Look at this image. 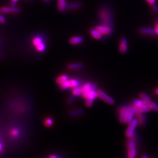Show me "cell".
Returning a JSON list of instances; mask_svg holds the SVG:
<instances>
[{
  "label": "cell",
  "instance_id": "27",
  "mask_svg": "<svg viewBox=\"0 0 158 158\" xmlns=\"http://www.w3.org/2000/svg\"><path fill=\"white\" fill-rule=\"evenodd\" d=\"M60 87L63 89V90H65V89H69L70 88V80H67V81L63 82V83H61L60 84Z\"/></svg>",
  "mask_w": 158,
  "mask_h": 158
},
{
  "label": "cell",
  "instance_id": "4",
  "mask_svg": "<svg viewBox=\"0 0 158 158\" xmlns=\"http://www.w3.org/2000/svg\"><path fill=\"white\" fill-rule=\"evenodd\" d=\"M98 94V97H99L102 100H104L107 103L109 104H114V100L110 96H108L102 90H98L97 91Z\"/></svg>",
  "mask_w": 158,
  "mask_h": 158
},
{
  "label": "cell",
  "instance_id": "3",
  "mask_svg": "<svg viewBox=\"0 0 158 158\" xmlns=\"http://www.w3.org/2000/svg\"><path fill=\"white\" fill-rule=\"evenodd\" d=\"M138 125V122L137 119H132L131 122L129 123V125L125 132V135L128 138L134 136L135 130Z\"/></svg>",
  "mask_w": 158,
  "mask_h": 158
},
{
  "label": "cell",
  "instance_id": "32",
  "mask_svg": "<svg viewBox=\"0 0 158 158\" xmlns=\"http://www.w3.org/2000/svg\"><path fill=\"white\" fill-rule=\"evenodd\" d=\"M93 102H94V99H87L86 102V105L87 107H92V105H93Z\"/></svg>",
  "mask_w": 158,
  "mask_h": 158
},
{
  "label": "cell",
  "instance_id": "17",
  "mask_svg": "<svg viewBox=\"0 0 158 158\" xmlns=\"http://www.w3.org/2000/svg\"><path fill=\"white\" fill-rule=\"evenodd\" d=\"M83 90L82 88L80 87H74L73 90H72V94L74 95V96H79L83 94Z\"/></svg>",
  "mask_w": 158,
  "mask_h": 158
},
{
  "label": "cell",
  "instance_id": "24",
  "mask_svg": "<svg viewBox=\"0 0 158 158\" xmlns=\"http://www.w3.org/2000/svg\"><path fill=\"white\" fill-rule=\"evenodd\" d=\"M42 42H43V39H42V38L41 36H36V37H35L34 38V39L32 41L33 45L35 46H37L38 45L40 44Z\"/></svg>",
  "mask_w": 158,
  "mask_h": 158
},
{
  "label": "cell",
  "instance_id": "28",
  "mask_svg": "<svg viewBox=\"0 0 158 158\" xmlns=\"http://www.w3.org/2000/svg\"><path fill=\"white\" fill-rule=\"evenodd\" d=\"M148 104L149 106V107L151 108V109L155 110V111L158 112V105L157 103L152 102H151Z\"/></svg>",
  "mask_w": 158,
  "mask_h": 158
},
{
  "label": "cell",
  "instance_id": "10",
  "mask_svg": "<svg viewBox=\"0 0 158 158\" xmlns=\"http://www.w3.org/2000/svg\"><path fill=\"white\" fill-rule=\"evenodd\" d=\"M119 51L121 53H125L128 50L127 40L125 38H122L121 40V43L119 47Z\"/></svg>",
  "mask_w": 158,
  "mask_h": 158
},
{
  "label": "cell",
  "instance_id": "42",
  "mask_svg": "<svg viewBox=\"0 0 158 158\" xmlns=\"http://www.w3.org/2000/svg\"><path fill=\"white\" fill-rule=\"evenodd\" d=\"M142 158H148V156H147V155H144V156H143V157H142Z\"/></svg>",
  "mask_w": 158,
  "mask_h": 158
},
{
  "label": "cell",
  "instance_id": "7",
  "mask_svg": "<svg viewBox=\"0 0 158 158\" xmlns=\"http://www.w3.org/2000/svg\"><path fill=\"white\" fill-rule=\"evenodd\" d=\"M0 11L2 13H18L21 11V9L19 8L15 7V6H12L11 7H8V6H2L0 8Z\"/></svg>",
  "mask_w": 158,
  "mask_h": 158
},
{
  "label": "cell",
  "instance_id": "2",
  "mask_svg": "<svg viewBox=\"0 0 158 158\" xmlns=\"http://www.w3.org/2000/svg\"><path fill=\"white\" fill-rule=\"evenodd\" d=\"M99 16L102 21L103 22V25L112 27V24L111 22V15L108 10L105 9H102V10H100L99 12Z\"/></svg>",
  "mask_w": 158,
  "mask_h": 158
},
{
  "label": "cell",
  "instance_id": "18",
  "mask_svg": "<svg viewBox=\"0 0 158 158\" xmlns=\"http://www.w3.org/2000/svg\"><path fill=\"white\" fill-rule=\"evenodd\" d=\"M137 115V120H138V124L141 125H143L145 124V118L143 114L142 113H138L136 114Z\"/></svg>",
  "mask_w": 158,
  "mask_h": 158
},
{
  "label": "cell",
  "instance_id": "41",
  "mask_svg": "<svg viewBox=\"0 0 158 158\" xmlns=\"http://www.w3.org/2000/svg\"><path fill=\"white\" fill-rule=\"evenodd\" d=\"M155 94H156L157 95H158V89H157L155 90Z\"/></svg>",
  "mask_w": 158,
  "mask_h": 158
},
{
  "label": "cell",
  "instance_id": "37",
  "mask_svg": "<svg viewBox=\"0 0 158 158\" xmlns=\"http://www.w3.org/2000/svg\"><path fill=\"white\" fill-rule=\"evenodd\" d=\"M149 4L152 5L154 4H155V2H156V0H146Z\"/></svg>",
  "mask_w": 158,
  "mask_h": 158
},
{
  "label": "cell",
  "instance_id": "39",
  "mask_svg": "<svg viewBox=\"0 0 158 158\" xmlns=\"http://www.w3.org/2000/svg\"><path fill=\"white\" fill-rule=\"evenodd\" d=\"M49 158H57V156H56V155H51V156L49 157Z\"/></svg>",
  "mask_w": 158,
  "mask_h": 158
},
{
  "label": "cell",
  "instance_id": "35",
  "mask_svg": "<svg viewBox=\"0 0 158 158\" xmlns=\"http://www.w3.org/2000/svg\"><path fill=\"white\" fill-rule=\"evenodd\" d=\"M74 96L73 95L71 96H70L69 99H68V103L69 104H71L74 100Z\"/></svg>",
  "mask_w": 158,
  "mask_h": 158
},
{
  "label": "cell",
  "instance_id": "5",
  "mask_svg": "<svg viewBox=\"0 0 158 158\" xmlns=\"http://www.w3.org/2000/svg\"><path fill=\"white\" fill-rule=\"evenodd\" d=\"M135 114H136L135 106L132 105V106H130L128 107V112H127V115L126 119L125 121V123L129 124L130 122H131V121L134 118Z\"/></svg>",
  "mask_w": 158,
  "mask_h": 158
},
{
  "label": "cell",
  "instance_id": "6",
  "mask_svg": "<svg viewBox=\"0 0 158 158\" xmlns=\"http://www.w3.org/2000/svg\"><path fill=\"white\" fill-rule=\"evenodd\" d=\"M96 29H97L102 35H108L111 34L112 31L111 26H107L105 25L97 26L96 27Z\"/></svg>",
  "mask_w": 158,
  "mask_h": 158
},
{
  "label": "cell",
  "instance_id": "33",
  "mask_svg": "<svg viewBox=\"0 0 158 158\" xmlns=\"http://www.w3.org/2000/svg\"><path fill=\"white\" fill-rule=\"evenodd\" d=\"M5 22V18L4 16L2 15V12H1L0 13V23L1 24H4Z\"/></svg>",
  "mask_w": 158,
  "mask_h": 158
},
{
  "label": "cell",
  "instance_id": "21",
  "mask_svg": "<svg viewBox=\"0 0 158 158\" xmlns=\"http://www.w3.org/2000/svg\"><path fill=\"white\" fill-rule=\"evenodd\" d=\"M84 112V111L82 109H74L73 111H71L70 112V115L71 116H77V115H80L83 114Z\"/></svg>",
  "mask_w": 158,
  "mask_h": 158
},
{
  "label": "cell",
  "instance_id": "25",
  "mask_svg": "<svg viewBox=\"0 0 158 158\" xmlns=\"http://www.w3.org/2000/svg\"><path fill=\"white\" fill-rule=\"evenodd\" d=\"M92 84L91 83H87L85 84H84L83 86L82 87L83 93H86V92L90 91L91 90V88H92Z\"/></svg>",
  "mask_w": 158,
  "mask_h": 158
},
{
  "label": "cell",
  "instance_id": "16",
  "mask_svg": "<svg viewBox=\"0 0 158 158\" xmlns=\"http://www.w3.org/2000/svg\"><path fill=\"white\" fill-rule=\"evenodd\" d=\"M69 79V77L66 74H63V75H61L60 76H59L57 79H56V83L58 84H61V83H63V82L67 81Z\"/></svg>",
  "mask_w": 158,
  "mask_h": 158
},
{
  "label": "cell",
  "instance_id": "19",
  "mask_svg": "<svg viewBox=\"0 0 158 158\" xmlns=\"http://www.w3.org/2000/svg\"><path fill=\"white\" fill-rule=\"evenodd\" d=\"M68 69H82L83 67V65L82 63H71L68 65L67 66Z\"/></svg>",
  "mask_w": 158,
  "mask_h": 158
},
{
  "label": "cell",
  "instance_id": "40",
  "mask_svg": "<svg viewBox=\"0 0 158 158\" xmlns=\"http://www.w3.org/2000/svg\"><path fill=\"white\" fill-rule=\"evenodd\" d=\"M2 150V144L0 143V152H1Z\"/></svg>",
  "mask_w": 158,
  "mask_h": 158
},
{
  "label": "cell",
  "instance_id": "15",
  "mask_svg": "<svg viewBox=\"0 0 158 158\" xmlns=\"http://www.w3.org/2000/svg\"><path fill=\"white\" fill-rule=\"evenodd\" d=\"M91 35L96 39H100L102 38V34L96 28L90 30Z\"/></svg>",
  "mask_w": 158,
  "mask_h": 158
},
{
  "label": "cell",
  "instance_id": "1",
  "mask_svg": "<svg viewBox=\"0 0 158 158\" xmlns=\"http://www.w3.org/2000/svg\"><path fill=\"white\" fill-rule=\"evenodd\" d=\"M127 148H128V157L129 158H134L137 155V149L135 147V143L133 139V136L129 138L127 141Z\"/></svg>",
  "mask_w": 158,
  "mask_h": 158
},
{
  "label": "cell",
  "instance_id": "11",
  "mask_svg": "<svg viewBox=\"0 0 158 158\" xmlns=\"http://www.w3.org/2000/svg\"><path fill=\"white\" fill-rule=\"evenodd\" d=\"M135 112H136V114H138V113H142V114H143L144 112H149V111H150L151 110V108L149 107V106L148 105V104L144 105V106H142V107H135Z\"/></svg>",
  "mask_w": 158,
  "mask_h": 158
},
{
  "label": "cell",
  "instance_id": "29",
  "mask_svg": "<svg viewBox=\"0 0 158 158\" xmlns=\"http://www.w3.org/2000/svg\"><path fill=\"white\" fill-rule=\"evenodd\" d=\"M70 87L72 88L77 87L79 85V82L75 79L70 80Z\"/></svg>",
  "mask_w": 158,
  "mask_h": 158
},
{
  "label": "cell",
  "instance_id": "36",
  "mask_svg": "<svg viewBox=\"0 0 158 158\" xmlns=\"http://www.w3.org/2000/svg\"><path fill=\"white\" fill-rule=\"evenodd\" d=\"M18 0H11V6H15V4H16V3L18 2Z\"/></svg>",
  "mask_w": 158,
  "mask_h": 158
},
{
  "label": "cell",
  "instance_id": "26",
  "mask_svg": "<svg viewBox=\"0 0 158 158\" xmlns=\"http://www.w3.org/2000/svg\"><path fill=\"white\" fill-rule=\"evenodd\" d=\"M35 48H36V49L38 52H44V51L45 50V49H46V46H45V44L44 42H42V43H41L40 44H39V45H38L37 46H36Z\"/></svg>",
  "mask_w": 158,
  "mask_h": 158
},
{
  "label": "cell",
  "instance_id": "14",
  "mask_svg": "<svg viewBox=\"0 0 158 158\" xmlns=\"http://www.w3.org/2000/svg\"><path fill=\"white\" fill-rule=\"evenodd\" d=\"M140 32L142 34H147V35H157L156 31L155 29L152 28H142L140 29Z\"/></svg>",
  "mask_w": 158,
  "mask_h": 158
},
{
  "label": "cell",
  "instance_id": "8",
  "mask_svg": "<svg viewBox=\"0 0 158 158\" xmlns=\"http://www.w3.org/2000/svg\"><path fill=\"white\" fill-rule=\"evenodd\" d=\"M127 112H128V107H124L121 108L119 115V120L121 123H125Z\"/></svg>",
  "mask_w": 158,
  "mask_h": 158
},
{
  "label": "cell",
  "instance_id": "22",
  "mask_svg": "<svg viewBox=\"0 0 158 158\" xmlns=\"http://www.w3.org/2000/svg\"><path fill=\"white\" fill-rule=\"evenodd\" d=\"M82 6V4L80 2H75L72 3L67 6V8L69 9H73L77 8H80Z\"/></svg>",
  "mask_w": 158,
  "mask_h": 158
},
{
  "label": "cell",
  "instance_id": "43",
  "mask_svg": "<svg viewBox=\"0 0 158 158\" xmlns=\"http://www.w3.org/2000/svg\"><path fill=\"white\" fill-rule=\"evenodd\" d=\"M44 1H46V2H47V1H49V0H44Z\"/></svg>",
  "mask_w": 158,
  "mask_h": 158
},
{
  "label": "cell",
  "instance_id": "12",
  "mask_svg": "<svg viewBox=\"0 0 158 158\" xmlns=\"http://www.w3.org/2000/svg\"><path fill=\"white\" fill-rule=\"evenodd\" d=\"M84 39L82 36H73L69 39V42L71 45H78L82 43Z\"/></svg>",
  "mask_w": 158,
  "mask_h": 158
},
{
  "label": "cell",
  "instance_id": "31",
  "mask_svg": "<svg viewBox=\"0 0 158 158\" xmlns=\"http://www.w3.org/2000/svg\"><path fill=\"white\" fill-rule=\"evenodd\" d=\"M11 134L14 137H16L19 134V131L17 129H14L11 131Z\"/></svg>",
  "mask_w": 158,
  "mask_h": 158
},
{
  "label": "cell",
  "instance_id": "20",
  "mask_svg": "<svg viewBox=\"0 0 158 158\" xmlns=\"http://www.w3.org/2000/svg\"><path fill=\"white\" fill-rule=\"evenodd\" d=\"M133 103H134V105H135V107H141L148 104L147 103H146L142 100H134L133 102Z\"/></svg>",
  "mask_w": 158,
  "mask_h": 158
},
{
  "label": "cell",
  "instance_id": "38",
  "mask_svg": "<svg viewBox=\"0 0 158 158\" xmlns=\"http://www.w3.org/2000/svg\"><path fill=\"white\" fill-rule=\"evenodd\" d=\"M155 31H156V33H157V35H158V22L156 26H155Z\"/></svg>",
  "mask_w": 158,
  "mask_h": 158
},
{
  "label": "cell",
  "instance_id": "23",
  "mask_svg": "<svg viewBox=\"0 0 158 158\" xmlns=\"http://www.w3.org/2000/svg\"><path fill=\"white\" fill-rule=\"evenodd\" d=\"M139 97H140V98L141 99V100H144V102H145L147 103L148 104L149 102H151L150 97H149L147 94H145V93H140V94H139Z\"/></svg>",
  "mask_w": 158,
  "mask_h": 158
},
{
  "label": "cell",
  "instance_id": "34",
  "mask_svg": "<svg viewBox=\"0 0 158 158\" xmlns=\"http://www.w3.org/2000/svg\"><path fill=\"white\" fill-rule=\"evenodd\" d=\"M152 8L153 11H154L155 13H158V6H157L155 4H154L152 5Z\"/></svg>",
  "mask_w": 158,
  "mask_h": 158
},
{
  "label": "cell",
  "instance_id": "13",
  "mask_svg": "<svg viewBox=\"0 0 158 158\" xmlns=\"http://www.w3.org/2000/svg\"><path fill=\"white\" fill-rule=\"evenodd\" d=\"M67 8L66 0H58L57 9L60 12L64 11Z\"/></svg>",
  "mask_w": 158,
  "mask_h": 158
},
{
  "label": "cell",
  "instance_id": "9",
  "mask_svg": "<svg viewBox=\"0 0 158 158\" xmlns=\"http://www.w3.org/2000/svg\"><path fill=\"white\" fill-rule=\"evenodd\" d=\"M83 96L85 99H95L98 97V94L96 90H90V91L83 93Z\"/></svg>",
  "mask_w": 158,
  "mask_h": 158
},
{
  "label": "cell",
  "instance_id": "30",
  "mask_svg": "<svg viewBox=\"0 0 158 158\" xmlns=\"http://www.w3.org/2000/svg\"><path fill=\"white\" fill-rule=\"evenodd\" d=\"M45 126L46 127H51L53 124V119L51 118H48L45 119V122H44Z\"/></svg>",
  "mask_w": 158,
  "mask_h": 158
}]
</instances>
